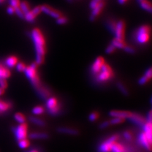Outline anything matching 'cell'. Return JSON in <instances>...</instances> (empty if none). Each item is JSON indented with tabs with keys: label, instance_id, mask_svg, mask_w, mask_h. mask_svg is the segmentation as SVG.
Returning <instances> with one entry per match:
<instances>
[{
	"label": "cell",
	"instance_id": "28",
	"mask_svg": "<svg viewBox=\"0 0 152 152\" xmlns=\"http://www.w3.org/2000/svg\"><path fill=\"white\" fill-rule=\"evenodd\" d=\"M18 145L19 148L22 149H26V148L29 146V142L26 139H23L20 141H18Z\"/></svg>",
	"mask_w": 152,
	"mask_h": 152
},
{
	"label": "cell",
	"instance_id": "47",
	"mask_svg": "<svg viewBox=\"0 0 152 152\" xmlns=\"http://www.w3.org/2000/svg\"><path fill=\"white\" fill-rule=\"evenodd\" d=\"M151 118H152L151 112H149V113H148V115H147V122H146L151 123Z\"/></svg>",
	"mask_w": 152,
	"mask_h": 152
},
{
	"label": "cell",
	"instance_id": "25",
	"mask_svg": "<svg viewBox=\"0 0 152 152\" xmlns=\"http://www.w3.org/2000/svg\"><path fill=\"white\" fill-rule=\"evenodd\" d=\"M140 3L141 7L143 10H145L148 12L150 13L151 12V4L149 1H147V0H144V1L140 2Z\"/></svg>",
	"mask_w": 152,
	"mask_h": 152
},
{
	"label": "cell",
	"instance_id": "12",
	"mask_svg": "<svg viewBox=\"0 0 152 152\" xmlns=\"http://www.w3.org/2000/svg\"><path fill=\"white\" fill-rule=\"evenodd\" d=\"M138 141L147 150L150 151L151 149V141H150L143 132H141L139 135Z\"/></svg>",
	"mask_w": 152,
	"mask_h": 152
},
{
	"label": "cell",
	"instance_id": "8",
	"mask_svg": "<svg viewBox=\"0 0 152 152\" xmlns=\"http://www.w3.org/2000/svg\"><path fill=\"white\" fill-rule=\"evenodd\" d=\"M125 28L126 24L125 22L123 20H119L116 23L115 30H114L113 32V34L115 35V39L124 41L125 34Z\"/></svg>",
	"mask_w": 152,
	"mask_h": 152
},
{
	"label": "cell",
	"instance_id": "41",
	"mask_svg": "<svg viewBox=\"0 0 152 152\" xmlns=\"http://www.w3.org/2000/svg\"><path fill=\"white\" fill-rule=\"evenodd\" d=\"M115 47H114V46L111 44V45H109V46L107 48L105 52H106V53H107V54H111V53H113V52L114 51H115Z\"/></svg>",
	"mask_w": 152,
	"mask_h": 152
},
{
	"label": "cell",
	"instance_id": "45",
	"mask_svg": "<svg viewBox=\"0 0 152 152\" xmlns=\"http://www.w3.org/2000/svg\"><path fill=\"white\" fill-rule=\"evenodd\" d=\"M110 125V122H108V121H104L103 122H102L100 125H99V128L102 129H106L107 127H108Z\"/></svg>",
	"mask_w": 152,
	"mask_h": 152
},
{
	"label": "cell",
	"instance_id": "32",
	"mask_svg": "<svg viewBox=\"0 0 152 152\" xmlns=\"http://www.w3.org/2000/svg\"><path fill=\"white\" fill-rule=\"evenodd\" d=\"M68 22V19L65 17L61 16L56 19V23L58 25H65Z\"/></svg>",
	"mask_w": 152,
	"mask_h": 152
},
{
	"label": "cell",
	"instance_id": "39",
	"mask_svg": "<svg viewBox=\"0 0 152 152\" xmlns=\"http://www.w3.org/2000/svg\"><path fill=\"white\" fill-rule=\"evenodd\" d=\"M149 80V79L147 78L146 77H145V75H143L142 76V77H141L140 79H139V80H138V83H139V84L140 85H144V84H145L147 82H148Z\"/></svg>",
	"mask_w": 152,
	"mask_h": 152
},
{
	"label": "cell",
	"instance_id": "19",
	"mask_svg": "<svg viewBox=\"0 0 152 152\" xmlns=\"http://www.w3.org/2000/svg\"><path fill=\"white\" fill-rule=\"evenodd\" d=\"M10 76L9 70L0 64V79H7Z\"/></svg>",
	"mask_w": 152,
	"mask_h": 152
},
{
	"label": "cell",
	"instance_id": "24",
	"mask_svg": "<svg viewBox=\"0 0 152 152\" xmlns=\"http://www.w3.org/2000/svg\"><path fill=\"white\" fill-rule=\"evenodd\" d=\"M19 7H20V8L22 10V11L23 12V13L24 14L31 10L29 4H28V2H27L26 1H23L20 2Z\"/></svg>",
	"mask_w": 152,
	"mask_h": 152
},
{
	"label": "cell",
	"instance_id": "9",
	"mask_svg": "<svg viewBox=\"0 0 152 152\" xmlns=\"http://www.w3.org/2000/svg\"><path fill=\"white\" fill-rule=\"evenodd\" d=\"M41 11L42 12L45 13L46 15L51 17L52 18H54L57 19L58 18L62 16L61 15V13L59 12L57 10L50 7L49 5H47V4H44V5L41 6Z\"/></svg>",
	"mask_w": 152,
	"mask_h": 152
},
{
	"label": "cell",
	"instance_id": "21",
	"mask_svg": "<svg viewBox=\"0 0 152 152\" xmlns=\"http://www.w3.org/2000/svg\"><path fill=\"white\" fill-rule=\"evenodd\" d=\"M111 151L112 152H125L126 149L122 145L115 142H114L113 145H112Z\"/></svg>",
	"mask_w": 152,
	"mask_h": 152
},
{
	"label": "cell",
	"instance_id": "20",
	"mask_svg": "<svg viewBox=\"0 0 152 152\" xmlns=\"http://www.w3.org/2000/svg\"><path fill=\"white\" fill-rule=\"evenodd\" d=\"M114 47H115V48H118V49H123L125 47V46L126 45V43L124 42V41H122V40H119V39H114L112 43H111Z\"/></svg>",
	"mask_w": 152,
	"mask_h": 152
},
{
	"label": "cell",
	"instance_id": "43",
	"mask_svg": "<svg viewBox=\"0 0 152 152\" xmlns=\"http://www.w3.org/2000/svg\"><path fill=\"white\" fill-rule=\"evenodd\" d=\"M144 75L145 76V77H146L147 78H148L149 80L151 79L152 77V70H151V68H149L148 70H147Z\"/></svg>",
	"mask_w": 152,
	"mask_h": 152
},
{
	"label": "cell",
	"instance_id": "31",
	"mask_svg": "<svg viewBox=\"0 0 152 152\" xmlns=\"http://www.w3.org/2000/svg\"><path fill=\"white\" fill-rule=\"evenodd\" d=\"M124 121V119H123V118H118V117H113L109 122H110V124L115 125V124H119L122 123Z\"/></svg>",
	"mask_w": 152,
	"mask_h": 152
},
{
	"label": "cell",
	"instance_id": "13",
	"mask_svg": "<svg viewBox=\"0 0 152 152\" xmlns=\"http://www.w3.org/2000/svg\"><path fill=\"white\" fill-rule=\"evenodd\" d=\"M110 115L112 117H118L125 119V118H129L131 115L132 113L127 111H120V110H113L109 113Z\"/></svg>",
	"mask_w": 152,
	"mask_h": 152
},
{
	"label": "cell",
	"instance_id": "27",
	"mask_svg": "<svg viewBox=\"0 0 152 152\" xmlns=\"http://www.w3.org/2000/svg\"><path fill=\"white\" fill-rule=\"evenodd\" d=\"M14 118H15V120L20 124H24L25 121H26V118H25L24 115L20 113H15V115H14Z\"/></svg>",
	"mask_w": 152,
	"mask_h": 152
},
{
	"label": "cell",
	"instance_id": "42",
	"mask_svg": "<svg viewBox=\"0 0 152 152\" xmlns=\"http://www.w3.org/2000/svg\"><path fill=\"white\" fill-rule=\"evenodd\" d=\"M123 136L124 137V138L127 141H131L132 140V135L128 131L124 132L123 134Z\"/></svg>",
	"mask_w": 152,
	"mask_h": 152
},
{
	"label": "cell",
	"instance_id": "26",
	"mask_svg": "<svg viewBox=\"0 0 152 152\" xmlns=\"http://www.w3.org/2000/svg\"><path fill=\"white\" fill-rule=\"evenodd\" d=\"M29 121L32 123L34 124L39 126H44L45 125V123L43 121H42L41 119H40V118L35 117H31L29 118Z\"/></svg>",
	"mask_w": 152,
	"mask_h": 152
},
{
	"label": "cell",
	"instance_id": "15",
	"mask_svg": "<svg viewBox=\"0 0 152 152\" xmlns=\"http://www.w3.org/2000/svg\"><path fill=\"white\" fill-rule=\"evenodd\" d=\"M143 129V133L150 141H151L152 137V126L150 122H145V124L142 126Z\"/></svg>",
	"mask_w": 152,
	"mask_h": 152
},
{
	"label": "cell",
	"instance_id": "53",
	"mask_svg": "<svg viewBox=\"0 0 152 152\" xmlns=\"http://www.w3.org/2000/svg\"><path fill=\"white\" fill-rule=\"evenodd\" d=\"M142 1H144V0H137V1H138L139 3H140V2Z\"/></svg>",
	"mask_w": 152,
	"mask_h": 152
},
{
	"label": "cell",
	"instance_id": "48",
	"mask_svg": "<svg viewBox=\"0 0 152 152\" xmlns=\"http://www.w3.org/2000/svg\"><path fill=\"white\" fill-rule=\"evenodd\" d=\"M127 0H118V2L119 3L121 4H123L126 3Z\"/></svg>",
	"mask_w": 152,
	"mask_h": 152
},
{
	"label": "cell",
	"instance_id": "51",
	"mask_svg": "<svg viewBox=\"0 0 152 152\" xmlns=\"http://www.w3.org/2000/svg\"><path fill=\"white\" fill-rule=\"evenodd\" d=\"M4 1H5V0H0V4L3 3L4 2Z\"/></svg>",
	"mask_w": 152,
	"mask_h": 152
},
{
	"label": "cell",
	"instance_id": "35",
	"mask_svg": "<svg viewBox=\"0 0 152 152\" xmlns=\"http://www.w3.org/2000/svg\"><path fill=\"white\" fill-rule=\"evenodd\" d=\"M15 13L19 18H23V17H24V13L22 11V10L20 8V7L15 8Z\"/></svg>",
	"mask_w": 152,
	"mask_h": 152
},
{
	"label": "cell",
	"instance_id": "30",
	"mask_svg": "<svg viewBox=\"0 0 152 152\" xmlns=\"http://www.w3.org/2000/svg\"><path fill=\"white\" fill-rule=\"evenodd\" d=\"M117 86L118 89L120 90V91L124 95H125V96H127V95L129 94V93H128V91H127V89L126 88V87L124 86L123 85V84H122L121 83H118L117 84Z\"/></svg>",
	"mask_w": 152,
	"mask_h": 152
},
{
	"label": "cell",
	"instance_id": "6",
	"mask_svg": "<svg viewBox=\"0 0 152 152\" xmlns=\"http://www.w3.org/2000/svg\"><path fill=\"white\" fill-rule=\"evenodd\" d=\"M46 106L49 113L52 115H57L60 111V107L58 104V102H57L56 99L53 97L47 99Z\"/></svg>",
	"mask_w": 152,
	"mask_h": 152
},
{
	"label": "cell",
	"instance_id": "49",
	"mask_svg": "<svg viewBox=\"0 0 152 152\" xmlns=\"http://www.w3.org/2000/svg\"><path fill=\"white\" fill-rule=\"evenodd\" d=\"M4 93V89L0 88V96H1V95Z\"/></svg>",
	"mask_w": 152,
	"mask_h": 152
},
{
	"label": "cell",
	"instance_id": "2",
	"mask_svg": "<svg viewBox=\"0 0 152 152\" xmlns=\"http://www.w3.org/2000/svg\"><path fill=\"white\" fill-rule=\"evenodd\" d=\"M23 72L33 86L36 89L40 88L39 79L37 74V64L36 63H33L31 65L26 66Z\"/></svg>",
	"mask_w": 152,
	"mask_h": 152
},
{
	"label": "cell",
	"instance_id": "37",
	"mask_svg": "<svg viewBox=\"0 0 152 152\" xmlns=\"http://www.w3.org/2000/svg\"><path fill=\"white\" fill-rule=\"evenodd\" d=\"M102 1H103V0H92L91 3H90V4H89L90 8L93 10L94 8L96 7Z\"/></svg>",
	"mask_w": 152,
	"mask_h": 152
},
{
	"label": "cell",
	"instance_id": "34",
	"mask_svg": "<svg viewBox=\"0 0 152 152\" xmlns=\"http://www.w3.org/2000/svg\"><path fill=\"white\" fill-rule=\"evenodd\" d=\"M15 66L18 72H23L26 67V66L24 65V64H23L22 62L17 63Z\"/></svg>",
	"mask_w": 152,
	"mask_h": 152
},
{
	"label": "cell",
	"instance_id": "11",
	"mask_svg": "<svg viewBox=\"0 0 152 152\" xmlns=\"http://www.w3.org/2000/svg\"><path fill=\"white\" fill-rule=\"evenodd\" d=\"M104 64V60L102 57H98L95 60L91 66V71L94 74H98L102 68L103 65Z\"/></svg>",
	"mask_w": 152,
	"mask_h": 152
},
{
	"label": "cell",
	"instance_id": "18",
	"mask_svg": "<svg viewBox=\"0 0 152 152\" xmlns=\"http://www.w3.org/2000/svg\"><path fill=\"white\" fill-rule=\"evenodd\" d=\"M30 138L34 140H46L48 138V135L46 133L33 132L29 135Z\"/></svg>",
	"mask_w": 152,
	"mask_h": 152
},
{
	"label": "cell",
	"instance_id": "3",
	"mask_svg": "<svg viewBox=\"0 0 152 152\" xmlns=\"http://www.w3.org/2000/svg\"><path fill=\"white\" fill-rule=\"evenodd\" d=\"M150 36V28L148 26H140L136 32V41L141 45L146 44L149 41Z\"/></svg>",
	"mask_w": 152,
	"mask_h": 152
},
{
	"label": "cell",
	"instance_id": "14",
	"mask_svg": "<svg viewBox=\"0 0 152 152\" xmlns=\"http://www.w3.org/2000/svg\"><path fill=\"white\" fill-rule=\"evenodd\" d=\"M128 119H129L131 122L135 124L142 127L146 122L144 120V118L137 113H132L131 116L128 118Z\"/></svg>",
	"mask_w": 152,
	"mask_h": 152
},
{
	"label": "cell",
	"instance_id": "40",
	"mask_svg": "<svg viewBox=\"0 0 152 152\" xmlns=\"http://www.w3.org/2000/svg\"><path fill=\"white\" fill-rule=\"evenodd\" d=\"M98 117V114H97L96 113L93 112V113H91L90 114V115H89V119L90 121L93 122V121H96V120L97 119Z\"/></svg>",
	"mask_w": 152,
	"mask_h": 152
},
{
	"label": "cell",
	"instance_id": "22",
	"mask_svg": "<svg viewBox=\"0 0 152 152\" xmlns=\"http://www.w3.org/2000/svg\"><path fill=\"white\" fill-rule=\"evenodd\" d=\"M10 108V104L0 99V114L5 113L9 110Z\"/></svg>",
	"mask_w": 152,
	"mask_h": 152
},
{
	"label": "cell",
	"instance_id": "38",
	"mask_svg": "<svg viewBox=\"0 0 152 152\" xmlns=\"http://www.w3.org/2000/svg\"><path fill=\"white\" fill-rule=\"evenodd\" d=\"M123 49L124 50V51H125L126 52H127V53H129V54H133V53H135V50H134V49L133 48H132V47L129 46H127V45H126V46H125V47Z\"/></svg>",
	"mask_w": 152,
	"mask_h": 152
},
{
	"label": "cell",
	"instance_id": "29",
	"mask_svg": "<svg viewBox=\"0 0 152 152\" xmlns=\"http://www.w3.org/2000/svg\"><path fill=\"white\" fill-rule=\"evenodd\" d=\"M44 112H45L44 108L40 106L35 107L34 108H33V109L32 110V113L34 114V115H41V114L43 113Z\"/></svg>",
	"mask_w": 152,
	"mask_h": 152
},
{
	"label": "cell",
	"instance_id": "4",
	"mask_svg": "<svg viewBox=\"0 0 152 152\" xmlns=\"http://www.w3.org/2000/svg\"><path fill=\"white\" fill-rule=\"evenodd\" d=\"M97 80L99 82H105L112 77V71L111 68L108 65L104 64L102 68L98 74Z\"/></svg>",
	"mask_w": 152,
	"mask_h": 152
},
{
	"label": "cell",
	"instance_id": "5",
	"mask_svg": "<svg viewBox=\"0 0 152 152\" xmlns=\"http://www.w3.org/2000/svg\"><path fill=\"white\" fill-rule=\"evenodd\" d=\"M118 139L117 135H113L108 139L103 142L98 147V152H111L112 145Z\"/></svg>",
	"mask_w": 152,
	"mask_h": 152
},
{
	"label": "cell",
	"instance_id": "1",
	"mask_svg": "<svg viewBox=\"0 0 152 152\" xmlns=\"http://www.w3.org/2000/svg\"><path fill=\"white\" fill-rule=\"evenodd\" d=\"M31 39L36 50V64L41 65L44 61L46 42L45 37L39 28H34L31 34Z\"/></svg>",
	"mask_w": 152,
	"mask_h": 152
},
{
	"label": "cell",
	"instance_id": "33",
	"mask_svg": "<svg viewBox=\"0 0 152 152\" xmlns=\"http://www.w3.org/2000/svg\"><path fill=\"white\" fill-rule=\"evenodd\" d=\"M9 3H10V6L14 8H16L19 7L20 1V0H9Z\"/></svg>",
	"mask_w": 152,
	"mask_h": 152
},
{
	"label": "cell",
	"instance_id": "16",
	"mask_svg": "<svg viewBox=\"0 0 152 152\" xmlns=\"http://www.w3.org/2000/svg\"><path fill=\"white\" fill-rule=\"evenodd\" d=\"M58 132L61 133V134H68V135H77L78 134V131L72 128L68 127H60L57 129Z\"/></svg>",
	"mask_w": 152,
	"mask_h": 152
},
{
	"label": "cell",
	"instance_id": "23",
	"mask_svg": "<svg viewBox=\"0 0 152 152\" xmlns=\"http://www.w3.org/2000/svg\"><path fill=\"white\" fill-rule=\"evenodd\" d=\"M36 18V16L32 12L31 10H30L29 12H28L27 13H25L24 14V17H23V18H25L27 22H30V23L34 22Z\"/></svg>",
	"mask_w": 152,
	"mask_h": 152
},
{
	"label": "cell",
	"instance_id": "44",
	"mask_svg": "<svg viewBox=\"0 0 152 152\" xmlns=\"http://www.w3.org/2000/svg\"><path fill=\"white\" fill-rule=\"evenodd\" d=\"M7 87V83L5 79H0V88L4 89Z\"/></svg>",
	"mask_w": 152,
	"mask_h": 152
},
{
	"label": "cell",
	"instance_id": "36",
	"mask_svg": "<svg viewBox=\"0 0 152 152\" xmlns=\"http://www.w3.org/2000/svg\"><path fill=\"white\" fill-rule=\"evenodd\" d=\"M31 11L37 17V15H39V14L42 12L41 7V6H37V7H36L33 8Z\"/></svg>",
	"mask_w": 152,
	"mask_h": 152
},
{
	"label": "cell",
	"instance_id": "10",
	"mask_svg": "<svg viewBox=\"0 0 152 152\" xmlns=\"http://www.w3.org/2000/svg\"><path fill=\"white\" fill-rule=\"evenodd\" d=\"M104 6H105V2H104V0H103L96 7L92 10L91 16H90V20L91 21H94L97 18V17L99 16V14L101 13Z\"/></svg>",
	"mask_w": 152,
	"mask_h": 152
},
{
	"label": "cell",
	"instance_id": "50",
	"mask_svg": "<svg viewBox=\"0 0 152 152\" xmlns=\"http://www.w3.org/2000/svg\"><path fill=\"white\" fill-rule=\"evenodd\" d=\"M28 152H38V151L36 150H32L29 151Z\"/></svg>",
	"mask_w": 152,
	"mask_h": 152
},
{
	"label": "cell",
	"instance_id": "52",
	"mask_svg": "<svg viewBox=\"0 0 152 152\" xmlns=\"http://www.w3.org/2000/svg\"><path fill=\"white\" fill-rule=\"evenodd\" d=\"M66 1H68L69 3H72L73 0H66Z\"/></svg>",
	"mask_w": 152,
	"mask_h": 152
},
{
	"label": "cell",
	"instance_id": "17",
	"mask_svg": "<svg viewBox=\"0 0 152 152\" xmlns=\"http://www.w3.org/2000/svg\"><path fill=\"white\" fill-rule=\"evenodd\" d=\"M18 63V59L16 56H8L5 60L6 67L8 68H13Z\"/></svg>",
	"mask_w": 152,
	"mask_h": 152
},
{
	"label": "cell",
	"instance_id": "46",
	"mask_svg": "<svg viewBox=\"0 0 152 152\" xmlns=\"http://www.w3.org/2000/svg\"><path fill=\"white\" fill-rule=\"evenodd\" d=\"M7 12L9 14V15H13L15 13V8H13L11 6H9L7 8Z\"/></svg>",
	"mask_w": 152,
	"mask_h": 152
},
{
	"label": "cell",
	"instance_id": "7",
	"mask_svg": "<svg viewBox=\"0 0 152 152\" xmlns=\"http://www.w3.org/2000/svg\"><path fill=\"white\" fill-rule=\"evenodd\" d=\"M13 133L17 141L26 139L27 135V126L26 124H22L13 129Z\"/></svg>",
	"mask_w": 152,
	"mask_h": 152
}]
</instances>
